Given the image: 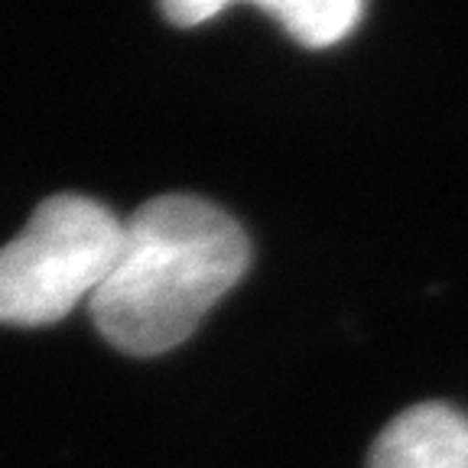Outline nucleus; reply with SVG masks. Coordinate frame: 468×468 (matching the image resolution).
<instances>
[{"instance_id":"nucleus-1","label":"nucleus","mask_w":468,"mask_h":468,"mask_svg":"<svg viewBox=\"0 0 468 468\" xmlns=\"http://www.w3.org/2000/svg\"><path fill=\"white\" fill-rule=\"evenodd\" d=\"M248 263V234L218 205L196 196L150 198L124 221L88 309L114 348L150 358L186 342Z\"/></svg>"},{"instance_id":"nucleus-2","label":"nucleus","mask_w":468,"mask_h":468,"mask_svg":"<svg viewBox=\"0 0 468 468\" xmlns=\"http://www.w3.org/2000/svg\"><path fill=\"white\" fill-rule=\"evenodd\" d=\"M124 221L85 196H52L0 248V322L49 325L91 303L121 248Z\"/></svg>"},{"instance_id":"nucleus-3","label":"nucleus","mask_w":468,"mask_h":468,"mask_svg":"<svg viewBox=\"0 0 468 468\" xmlns=\"http://www.w3.org/2000/svg\"><path fill=\"white\" fill-rule=\"evenodd\" d=\"M367 468H468V417L446 403H420L374 439Z\"/></svg>"},{"instance_id":"nucleus-4","label":"nucleus","mask_w":468,"mask_h":468,"mask_svg":"<svg viewBox=\"0 0 468 468\" xmlns=\"http://www.w3.org/2000/svg\"><path fill=\"white\" fill-rule=\"evenodd\" d=\"M241 0H160L163 14L176 27H198ZM263 7L300 46L325 49L348 37L365 14V0H248Z\"/></svg>"}]
</instances>
